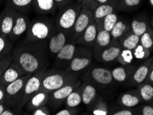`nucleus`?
Here are the masks:
<instances>
[{
    "mask_svg": "<svg viewBox=\"0 0 153 115\" xmlns=\"http://www.w3.org/2000/svg\"><path fill=\"white\" fill-rule=\"evenodd\" d=\"M150 4H151L153 6V0H150Z\"/></svg>",
    "mask_w": 153,
    "mask_h": 115,
    "instance_id": "53",
    "label": "nucleus"
},
{
    "mask_svg": "<svg viewBox=\"0 0 153 115\" xmlns=\"http://www.w3.org/2000/svg\"><path fill=\"white\" fill-rule=\"evenodd\" d=\"M134 58L139 60L147 59L150 55V50L143 47L142 45L139 44L136 48L132 50Z\"/></svg>",
    "mask_w": 153,
    "mask_h": 115,
    "instance_id": "37",
    "label": "nucleus"
},
{
    "mask_svg": "<svg viewBox=\"0 0 153 115\" xmlns=\"http://www.w3.org/2000/svg\"><path fill=\"white\" fill-rule=\"evenodd\" d=\"M79 112V110L77 109V108H68L61 110L55 113V115H75L78 114Z\"/></svg>",
    "mask_w": 153,
    "mask_h": 115,
    "instance_id": "41",
    "label": "nucleus"
},
{
    "mask_svg": "<svg viewBox=\"0 0 153 115\" xmlns=\"http://www.w3.org/2000/svg\"><path fill=\"white\" fill-rule=\"evenodd\" d=\"M26 74V72L13 60L0 77V86L6 88L9 83L15 82L17 79Z\"/></svg>",
    "mask_w": 153,
    "mask_h": 115,
    "instance_id": "14",
    "label": "nucleus"
},
{
    "mask_svg": "<svg viewBox=\"0 0 153 115\" xmlns=\"http://www.w3.org/2000/svg\"><path fill=\"white\" fill-rule=\"evenodd\" d=\"M5 94L6 88L2 86H0V103H4L5 104Z\"/></svg>",
    "mask_w": 153,
    "mask_h": 115,
    "instance_id": "47",
    "label": "nucleus"
},
{
    "mask_svg": "<svg viewBox=\"0 0 153 115\" xmlns=\"http://www.w3.org/2000/svg\"><path fill=\"white\" fill-rule=\"evenodd\" d=\"M77 46L76 42L71 40L67 42L53 59V68L66 70L70 62L75 57Z\"/></svg>",
    "mask_w": 153,
    "mask_h": 115,
    "instance_id": "10",
    "label": "nucleus"
},
{
    "mask_svg": "<svg viewBox=\"0 0 153 115\" xmlns=\"http://www.w3.org/2000/svg\"><path fill=\"white\" fill-rule=\"evenodd\" d=\"M13 60L27 73L33 74L39 70H46L51 64L48 42L28 39L24 37L13 47Z\"/></svg>",
    "mask_w": 153,
    "mask_h": 115,
    "instance_id": "1",
    "label": "nucleus"
},
{
    "mask_svg": "<svg viewBox=\"0 0 153 115\" xmlns=\"http://www.w3.org/2000/svg\"><path fill=\"white\" fill-rule=\"evenodd\" d=\"M148 28L146 22L143 20H139L134 19L130 24V30H132L134 34L140 37L144 33Z\"/></svg>",
    "mask_w": 153,
    "mask_h": 115,
    "instance_id": "34",
    "label": "nucleus"
},
{
    "mask_svg": "<svg viewBox=\"0 0 153 115\" xmlns=\"http://www.w3.org/2000/svg\"><path fill=\"white\" fill-rule=\"evenodd\" d=\"M82 103L90 109H92L101 95L94 85L83 82L82 83Z\"/></svg>",
    "mask_w": 153,
    "mask_h": 115,
    "instance_id": "21",
    "label": "nucleus"
},
{
    "mask_svg": "<svg viewBox=\"0 0 153 115\" xmlns=\"http://www.w3.org/2000/svg\"><path fill=\"white\" fill-rule=\"evenodd\" d=\"M141 100V99L139 94L126 92L119 96L118 99V103L119 105L123 107L131 108L138 105L140 103Z\"/></svg>",
    "mask_w": 153,
    "mask_h": 115,
    "instance_id": "27",
    "label": "nucleus"
},
{
    "mask_svg": "<svg viewBox=\"0 0 153 115\" xmlns=\"http://www.w3.org/2000/svg\"><path fill=\"white\" fill-rule=\"evenodd\" d=\"M141 114L142 115H153V107L150 105H145L141 108Z\"/></svg>",
    "mask_w": 153,
    "mask_h": 115,
    "instance_id": "45",
    "label": "nucleus"
},
{
    "mask_svg": "<svg viewBox=\"0 0 153 115\" xmlns=\"http://www.w3.org/2000/svg\"><path fill=\"white\" fill-rule=\"evenodd\" d=\"M117 15L116 13H112L103 18L100 26L98 27L99 30L100 29H103V30L108 31V32L111 33L112 29L113 28V27L116 24L117 22Z\"/></svg>",
    "mask_w": 153,
    "mask_h": 115,
    "instance_id": "32",
    "label": "nucleus"
},
{
    "mask_svg": "<svg viewBox=\"0 0 153 115\" xmlns=\"http://www.w3.org/2000/svg\"><path fill=\"white\" fill-rule=\"evenodd\" d=\"M83 82L94 85L98 92L104 91L114 82L111 70L102 66H91L82 74Z\"/></svg>",
    "mask_w": 153,
    "mask_h": 115,
    "instance_id": "4",
    "label": "nucleus"
},
{
    "mask_svg": "<svg viewBox=\"0 0 153 115\" xmlns=\"http://www.w3.org/2000/svg\"><path fill=\"white\" fill-rule=\"evenodd\" d=\"M82 83V81L78 79L69 83L60 88L50 93L48 103L49 108L52 109H57L59 108L64 102L67 97L70 95V94L76 88H78Z\"/></svg>",
    "mask_w": 153,
    "mask_h": 115,
    "instance_id": "9",
    "label": "nucleus"
},
{
    "mask_svg": "<svg viewBox=\"0 0 153 115\" xmlns=\"http://www.w3.org/2000/svg\"><path fill=\"white\" fill-rule=\"evenodd\" d=\"M50 94L40 90L31 98L25 105L26 110L29 112H32L37 108L48 105Z\"/></svg>",
    "mask_w": 153,
    "mask_h": 115,
    "instance_id": "23",
    "label": "nucleus"
},
{
    "mask_svg": "<svg viewBox=\"0 0 153 115\" xmlns=\"http://www.w3.org/2000/svg\"><path fill=\"white\" fill-rule=\"evenodd\" d=\"M33 0H6L5 4L18 12L28 15L32 11Z\"/></svg>",
    "mask_w": 153,
    "mask_h": 115,
    "instance_id": "26",
    "label": "nucleus"
},
{
    "mask_svg": "<svg viewBox=\"0 0 153 115\" xmlns=\"http://www.w3.org/2000/svg\"><path fill=\"white\" fill-rule=\"evenodd\" d=\"M93 58L92 50L78 45L75 57L66 70L79 76L82 75L92 66Z\"/></svg>",
    "mask_w": 153,
    "mask_h": 115,
    "instance_id": "6",
    "label": "nucleus"
},
{
    "mask_svg": "<svg viewBox=\"0 0 153 115\" xmlns=\"http://www.w3.org/2000/svg\"><path fill=\"white\" fill-rule=\"evenodd\" d=\"M135 69V66H131V65H127V66L121 65V66L114 68L112 70L111 73L112 77L114 82L124 83L129 80Z\"/></svg>",
    "mask_w": 153,
    "mask_h": 115,
    "instance_id": "24",
    "label": "nucleus"
},
{
    "mask_svg": "<svg viewBox=\"0 0 153 115\" xmlns=\"http://www.w3.org/2000/svg\"><path fill=\"white\" fill-rule=\"evenodd\" d=\"M14 43L9 39L8 36L0 35V59L11 55Z\"/></svg>",
    "mask_w": 153,
    "mask_h": 115,
    "instance_id": "30",
    "label": "nucleus"
},
{
    "mask_svg": "<svg viewBox=\"0 0 153 115\" xmlns=\"http://www.w3.org/2000/svg\"><path fill=\"white\" fill-rule=\"evenodd\" d=\"M1 13H0V35H1Z\"/></svg>",
    "mask_w": 153,
    "mask_h": 115,
    "instance_id": "51",
    "label": "nucleus"
},
{
    "mask_svg": "<svg viewBox=\"0 0 153 115\" xmlns=\"http://www.w3.org/2000/svg\"><path fill=\"white\" fill-rule=\"evenodd\" d=\"M57 9L55 0H33L32 11L37 15H53Z\"/></svg>",
    "mask_w": 153,
    "mask_h": 115,
    "instance_id": "20",
    "label": "nucleus"
},
{
    "mask_svg": "<svg viewBox=\"0 0 153 115\" xmlns=\"http://www.w3.org/2000/svg\"><path fill=\"white\" fill-rule=\"evenodd\" d=\"M92 113L93 115H107L109 114V110L107 103L102 96H100L92 108Z\"/></svg>",
    "mask_w": 153,
    "mask_h": 115,
    "instance_id": "33",
    "label": "nucleus"
},
{
    "mask_svg": "<svg viewBox=\"0 0 153 115\" xmlns=\"http://www.w3.org/2000/svg\"><path fill=\"white\" fill-rule=\"evenodd\" d=\"M98 31L99 28L97 24L94 22H93L87 27L86 29L80 35V37L76 39V44L93 50Z\"/></svg>",
    "mask_w": 153,
    "mask_h": 115,
    "instance_id": "16",
    "label": "nucleus"
},
{
    "mask_svg": "<svg viewBox=\"0 0 153 115\" xmlns=\"http://www.w3.org/2000/svg\"><path fill=\"white\" fill-rule=\"evenodd\" d=\"M17 114L16 112L13 111V110L10 109V108L6 107V109L1 112V115H14V114Z\"/></svg>",
    "mask_w": 153,
    "mask_h": 115,
    "instance_id": "48",
    "label": "nucleus"
},
{
    "mask_svg": "<svg viewBox=\"0 0 153 115\" xmlns=\"http://www.w3.org/2000/svg\"><path fill=\"white\" fill-rule=\"evenodd\" d=\"M139 44L151 51L153 48V30L151 28H148L147 30L140 36Z\"/></svg>",
    "mask_w": 153,
    "mask_h": 115,
    "instance_id": "36",
    "label": "nucleus"
},
{
    "mask_svg": "<svg viewBox=\"0 0 153 115\" xmlns=\"http://www.w3.org/2000/svg\"><path fill=\"white\" fill-rule=\"evenodd\" d=\"M146 81H147L148 83H149L153 85V60L151 65H150L149 71H148V74Z\"/></svg>",
    "mask_w": 153,
    "mask_h": 115,
    "instance_id": "46",
    "label": "nucleus"
},
{
    "mask_svg": "<svg viewBox=\"0 0 153 115\" xmlns=\"http://www.w3.org/2000/svg\"><path fill=\"white\" fill-rule=\"evenodd\" d=\"M71 32L56 28L48 40V50L51 59H53L56 55L71 40Z\"/></svg>",
    "mask_w": 153,
    "mask_h": 115,
    "instance_id": "11",
    "label": "nucleus"
},
{
    "mask_svg": "<svg viewBox=\"0 0 153 115\" xmlns=\"http://www.w3.org/2000/svg\"><path fill=\"white\" fill-rule=\"evenodd\" d=\"M30 73L24 74L6 87L5 105L10 108H15L19 104L23 95L24 88L27 81L31 76Z\"/></svg>",
    "mask_w": 153,
    "mask_h": 115,
    "instance_id": "7",
    "label": "nucleus"
},
{
    "mask_svg": "<svg viewBox=\"0 0 153 115\" xmlns=\"http://www.w3.org/2000/svg\"><path fill=\"white\" fill-rule=\"evenodd\" d=\"M112 42L111 34L103 29H100L97 35L95 43L93 48V57L97 60L103 49L106 48Z\"/></svg>",
    "mask_w": 153,
    "mask_h": 115,
    "instance_id": "22",
    "label": "nucleus"
},
{
    "mask_svg": "<svg viewBox=\"0 0 153 115\" xmlns=\"http://www.w3.org/2000/svg\"><path fill=\"white\" fill-rule=\"evenodd\" d=\"M13 61V58L12 55H9L8 57L0 59V77Z\"/></svg>",
    "mask_w": 153,
    "mask_h": 115,
    "instance_id": "40",
    "label": "nucleus"
},
{
    "mask_svg": "<svg viewBox=\"0 0 153 115\" xmlns=\"http://www.w3.org/2000/svg\"><path fill=\"white\" fill-rule=\"evenodd\" d=\"M82 8V4L75 1L59 10L55 21L56 28L71 32Z\"/></svg>",
    "mask_w": 153,
    "mask_h": 115,
    "instance_id": "5",
    "label": "nucleus"
},
{
    "mask_svg": "<svg viewBox=\"0 0 153 115\" xmlns=\"http://www.w3.org/2000/svg\"><path fill=\"white\" fill-rule=\"evenodd\" d=\"M55 22L48 15H37L30 19L25 38L41 42H48L55 30Z\"/></svg>",
    "mask_w": 153,
    "mask_h": 115,
    "instance_id": "2",
    "label": "nucleus"
},
{
    "mask_svg": "<svg viewBox=\"0 0 153 115\" xmlns=\"http://www.w3.org/2000/svg\"><path fill=\"white\" fill-rule=\"evenodd\" d=\"M79 76L66 70L47 69L43 76L40 90L50 94L69 83L78 80Z\"/></svg>",
    "mask_w": 153,
    "mask_h": 115,
    "instance_id": "3",
    "label": "nucleus"
},
{
    "mask_svg": "<svg viewBox=\"0 0 153 115\" xmlns=\"http://www.w3.org/2000/svg\"><path fill=\"white\" fill-rule=\"evenodd\" d=\"M109 0H85L82 4V7L89 9L91 11L94 10L97 6L106 3Z\"/></svg>",
    "mask_w": 153,
    "mask_h": 115,
    "instance_id": "38",
    "label": "nucleus"
},
{
    "mask_svg": "<svg viewBox=\"0 0 153 115\" xmlns=\"http://www.w3.org/2000/svg\"><path fill=\"white\" fill-rule=\"evenodd\" d=\"M130 30V25L126 22L123 20H118L113 28L111 31L112 39H118L119 37H122L123 35Z\"/></svg>",
    "mask_w": 153,
    "mask_h": 115,
    "instance_id": "29",
    "label": "nucleus"
},
{
    "mask_svg": "<svg viewBox=\"0 0 153 115\" xmlns=\"http://www.w3.org/2000/svg\"><path fill=\"white\" fill-rule=\"evenodd\" d=\"M5 1H6V0H0V5H1V4H2L3 3L5 4Z\"/></svg>",
    "mask_w": 153,
    "mask_h": 115,
    "instance_id": "52",
    "label": "nucleus"
},
{
    "mask_svg": "<svg viewBox=\"0 0 153 115\" xmlns=\"http://www.w3.org/2000/svg\"><path fill=\"white\" fill-rule=\"evenodd\" d=\"M119 6V0H109L106 3L100 5L92 11L94 22L97 24L98 27L100 26L103 18L108 15L114 13V11Z\"/></svg>",
    "mask_w": 153,
    "mask_h": 115,
    "instance_id": "18",
    "label": "nucleus"
},
{
    "mask_svg": "<svg viewBox=\"0 0 153 115\" xmlns=\"http://www.w3.org/2000/svg\"><path fill=\"white\" fill-rule=\"evenodd\" d=\"M82 85V84H81ZM65 105L68 108H77L82 103V85L75 90L64 101Z\"/></svg>",
    "mask_w": 153,
    "mask_h": 115,
    "instance_id": "28",
    "label": "nucleus"
},
{
    "mask_svg": "<svg viewBox=\"0 0 153 115\" xmlns=\"http://www.w3.org/2000/svg\"><path fill=\"white\" fill-rule=\"evenodd\" d=\"M121 50L122 48L119 44L118 40L112 38L111 44L103 50L97 60L100 62L105 63V64L113 62L117 59Z\"/></svg>",
    "mask_w": 153,
    "mask_h": 115,
    "instance_id": "15",
    "label": "nucleus"
},
{
    "mask_svg": "<svg viewBox=\"0 0 153 115\" xmlns=\"http://www.w3.org/2000/svg\"><path fill=\"white\" fill-rule=\"evenodd\" d=\"M124 109L119 110L117 111H114L111 114L113 115H133L135 114L136 112L133 110L128 109V108H123Z\"/></svg>",
    "mask_w": 153,
    "mask_h": 115,
    "instance_id": "43",
    "label": "nucleus"
},
{
    "mask_svg": "<svg viewBox=\"0 0 153 115\" xmlns=\"http://www.w3.org/2000/svg\"><path fill=\"white\" fill-rule=\"evenodd\" d=\"M75 1H76V2H78V3H80V4H82L83 2H84L85 0H75Z\"/></svg>",
    "mask_w": 153,
    "mask_h": 115,
    "instance_id": "50",
    "label": "nucleus"
},
{
    "mask_svg": "<svg viewBox=\"0 0 153 115\" xmlns=\"http://www.w3.org/2000/svg\"><path fill=\"white\" fill-rule=\"evenodd\" d=\"M152 60L153 57H149L146 59L140 66L134 70L131 77L128 80V84L131 86H138L139 85L144 82L147 78L148 71H149Z\"/></svg>",
    "mask_w": 153,
    "mask_h": 115,
    "instance_id": "19",
    "label": "nucleus"
},
{
    "mask_svg": "<svg viewBox=\"0 0 153 115\" xmlns=\"http://www.w3.org/2000/svg\"><path fill=\"white\" fill-rule=\"evenodd\" d=\"M134 59L133 52L132 50L122 48L117 61L122 66H127L132 64Z\"/></svg>",
    "mask_w": 153,
    "mask_h": 115,
    "instance_id": "35",
    "label": "nucleus"
},
{
    "mask_svg": "<svg viewBox=\"0 0 153 115\" xmlns=\"http://www.w3.org/2000/svg\"><path fill=\"white\" fill-rule=\"evenodd\" d=\"M30 22V19L28 15L17 11L13 29L8 36L11 42L15 44L19 41L22 36L26 34Z\"/></svg>",
    "mask_w": 153,
    "mask_h": 115,
    "instance_id": "13",
    "label": "nucleus"
},
{
    "mask_svg": "<svg viewBox=\"0 0 153 115\" xmlns=\"http://www.w3.org/2000/svg\"><path fill=\"white\" fill-rule=\"evenodd\" d=\"M138 94L141 99L144 101H150L153 99V85L146 82L138 85Z\"/></svg>",
    "mask_w": 153,
    "mask_h": 115,
    "instance_id": "31",
    "label": "nucleus"
},
{
    "mask_svg": "<svg viewBox=\"0 0 153 115\" xmlns=\"http://www.w3.org/2000/svg\"><path fill=\"white\" fill-rule=\"evenodd\" d=\"M6 107H7V106H6V105L4 104V103H0V115H1V112L6 109Z\"/></svg>",
    "mask_w": 153,
    "mask_h": 115,
    "instance_id": "49",
    "label": "nucleus"
},
{
    "mask_svg": "<svg viewBox=\"0 0 153 115\" xmlns=\"http://www.w3.org/2000/svg\"><path fill=\"white\" fill-rule=\"evenodd\" d=\"M94 22L93 12L89 9L82 7L71 31V41L76 42L83 32L90 24Z\"/></svg>",
    "mask_w": 153,
    "mask_h": 115,
    "instance_id": "12",
    "label": "nucleus"
},
{
    "mask_svg": "<svg viewBox=\"0 0 153 115\" xmlns=\"http://www.w3.org/2000/svg\"><path fill=\"white\" fill-rule=\"evenodd\" d=\"M141 3V0H119V6L123 8H134L139 6Z\"/></svg>",
    "mask_w": 153,
    "mask_h": 115,
    "instance_id": "39",
    "label": "nucleus"
},
{
    "mask_svg": "<svg viewBox=\"0 0 153 115\" xmlns=\"http://www.w3.org/2000/svg\"><path fill=\"white\" fill-rule=\"evenodd\" d=\"M50 108L48 106V105H45L37 108L35 110L31 112V114L33 115H50L51 114Z\"/></svg>",
    "mask_w": 153,
    "mask_h": 115,
    "instance_id": "42",
    "label": "nucleus"
},
{
    "mask_svg": "<svg viewBox=\"0 0 153 115\" xmlns=\"http://www.w3.org/2000/svg\"><path fill=\"white\" fill-rule=\"evenodd\" d=\"M56 4H57V9L61 10V9L66 7V6L69 5L72 2L75 1V0H55Z\"/></svg>",
    "mask_w": 153,
    "mask_h": 115,
    "instance_id": "44",
    "label": "nucleus"
},
{
    "mask_svg": "<svg viewBox=\"0 0 153 115\" xmlns=\"http://www.w3.org/2000/svg\"><path fill=\"white\" fill-rule=\"evenodd\" d=\"M46 70H39L31 74L30 78L27 81L24 88L23 95L19 104L15 108L16 112H19L25 107L26 103L38 91H40L42 81L44 72Z\"/></svg>",
    "mask_w": 153,
    "mask_h": 115,
    "instance_id": "8",
    "label": "nucleus"
},
{
    "mask_svg": "<svg viewBox=\"0 0 153 115\" xmlns=\"http://www.w3.org/2000/svg\"><path fill=\"white\" fill-rule=\"evenodd\" d=\"M117 40L121 48L132 50L139 44L140 37L134 34L132 30H130L122 37H119Z\"/></svg>",
    "mask_w": 153,
    "mask_h": 115,
    "instance_id": "25",
    "label": "nucleus"
},
{
    "mask_svg": "<svg viewBox=\"0 0 153 115\" xmlns=\"http://www.w3.org/2000/svg\"><path fill=\"white\" fill-rule=\"evenodd\" d=\"M17 11L5 4L1 12V35L8 36L12 30Z\"/></svg>",
    "mask_w": 153,
    "mask_h": 115,
    "instance_id": "17",
    "label": "nucleus"
}]
</instances>
